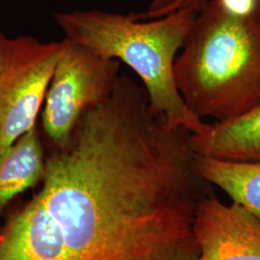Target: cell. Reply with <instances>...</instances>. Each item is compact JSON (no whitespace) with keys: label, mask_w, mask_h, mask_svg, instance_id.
I'll return each mask as SVG.
<instances>
[{"label":"cell","mask_w":260,"mask_h":260,"mask_svg":"<svg viewBox=\"0 0 260 260\" xmlns=\"http://www.w3.org/2000/svg\"><path fill=\"white\" fill-rule=\"evenodd\" d=\"M191 132L151 109L143 85L120 75L65 145L46 156L38 198L70 260H196V208L205 184Z\"/></svg>","instance_id":"obj_1"},{"label":"cell","mask_w":260,"mask_h":260,"mask_svg":"<svg viewBox=\"0 0 260 260\" xmlns=\"http://www.w3.org/2000/svg\"><path fill=\"white\" fill-rule=\"evenodd\" d=\"M197 15L198 11L180 10L140 19L135 14L93 9L55 12L52 17L67 40L128 66L139 76L151 109L171 124L197 134L207 123L186 106L175 76L177 56Z\"/></svg>","instance_id":"obj_2"},{"label":"cell","mask_w":260,"mask_h":260,"mask_svg":"<svg viewBox=\"0 0 260 260\" xmlns=\"http://www.w3.org/2000/svg\"><path fill=\"white\" fill-rule=\"evenodd\" d=\"M177 89L199 119L228 121L260 103V27L209 0L175 64Z\"/></svg>","instance_id":"obj_3"},{"label":"cell","mask_w":260,"mask_h":260,"mask_svg":"<svg viewBox=\"0 0 260 260\" xmlns=\"http://www.w3.org/2000/svg\"><path fill=\"white\" fill-rule=\"evenodd\" d=\"M62 47L63 40L46 43L0 32V157L37 125Z\"/></svg>","instance_id":"obj_4"},{"label":"cell","mask_w":260,"mask_h":260,"mask_svg":"<svg viewBox=\"0 0 260 260\" xmlns=\"http://www.w3.org/2000/svg\"><path fill=\"white\" fill-rule=\"evenodd\" d=\"M120 69L118 60L63 39L42 114V129L52 148L65 145L84 114L110 95Z\"/></svg>","instance_id":"obj_5"},{"label":"cell","mask_w":260,"mask_h":260,"mask_svg":"<svg viewBox=\"0 0 260 260\" xmlns=\"http://www.w3.org/2000/svg\"><path fill=\"white\" fill-rule=\"evenodd\" d=\"M196 260H260V222L241 205L205 194L196 208Z\"/></svg>","instance_id":"obj_6"},{"label":"cell","mask_w":260,"mask_h":260,"mask_svg":"<svg viewBox=\"0 0 260 260\" xmlns=\"http://www.w3.org/2000/svg\"><path fill=\"white\" fill-rule=\"evenodd\" d=\"M0 260H70L60 226L37 195L0 231Z\"/></svg>","instance_id":"obj_7"},{"label":"cell","mask_w":260,"mask_h":260,"mask_svg":"<svg viewBox=\"0 0 260 260\" xmlns=\"http://www.w3.org/2000/svg\"><path fill=\"white\" fill-rule=\"evenodd\" d=\"M196 154L229 161L260 162V103L241 117L207 123L191 134Z\"/></svg>","instance_id":"obj_8"},{"label":"cell","mask_w":260,"mask_h":260,"mask_svg":"<svg viewBox=\"0 0 260 260\" xmlns=\"http://www.w3.org/2000/svg\"><path fill=\"white\" fill-rule=\"evenodd\" d=\"M46 155L37 125L0 157V215L20 193L43 180Z\"/></svg>","instance_id":"obj_9"},{"label":"cell","mask_w":260,"mask_h":260,"mask_svg":"<svg viewBox=\"0 0 260 260\" xmlns=\"http://www.w3.org/2000/svg\"><path fill=\"white\" fill-rule=\"evenodd\" d=\"M199 176L217 186L260 222V162L229 161L196 155Z\"/></svg>","instance_id":"obj_10"},{"label":"cell","mask_w":260,"mask_h":260,"mask_svg":"<svg viewBox=\"0 0 260 260\" xmlns=\"http://www.w3.org/2000/svg\"><path fill=\"white\" fill-rule=\"evenodd\" d=\"M224 9L238 16H251L255 0H218Z\"/></svg>","instance_id":"obj_11"},{"label":"cell","mask_w":260,"mask_h":260,"mask_svg":"<svg viewBox=\"0 0 260 260\" xmlns=\"http://www.w3.org/2000/svg\"><path fill=\"white\" fill-rule=\"evenodd\" d=\"M209 0H175L170 6L164 10L158 18L169 15L171 13H175L180 10H194L200 11L201 8L205 5Z\"/></svg>","instance_id":"obj_12"},{"label":"cell","mask_w":260,"mask_h":260,"mask_svg":"<svg viewBox=\"0 0 260 260\" xmlns=\"http://www.w3.org/2000/svg\"><path fill=\"white\" fill-rule=\"evenodd\" d=\"M175 0H151L148 9L135 14L140 19H157L160 14L170 6Z\"/></svg>","instance_id":"obj_13"},{"label":"cell","mask_w":260,"mask_h":260,"mask_svg":"<svg viewBox=\"0 0 260 260\" xmlns=\"http://www.w3.org/2000/svg\"><path fill=\"white\" fill-rule=\"evenodd\" d=\"M251 17L256 21V23L260 27V0H255V5H254L253 12L251 14Z\"/></svg>","instance_id":"obj_14"}]
</instances>
